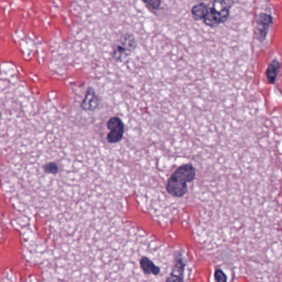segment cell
<instances>
[{"label": "cell", "instance_id": "1", "mask_svg": "<svg viewBox=\"0 0 282 282\" xmlns=\"http://www.w3.org/2000/svg\"><path fill=\"white\" fill-rule=\"evenodd\" d=\"M196 175V168L191 163L180 166L167 180V192L173 197H183L188 191L187 184L195 180Z\"/></svg>", "mask_w": 282, "mask_h": 282}, {"label": "cell", "instance_id": "2", "mask_svg": "<svg viewBox=\"0 0 282 282\" xmlns=\"http://www.w3.org/2000/svg\"><path fill=\"white\" fill-rule=\"evenodd\" d=\"M234 1H213L207 4V12L203 22L208 27H218L225 23L230 16Z\"/></svg>", "mask_w": 282, "mask_h": 282}, {"label": "cell", "instance_id": "3", "mask_svg": "<svg viewBox=\"0 0 282 282\" xmlns=\"http://www.w3.org/2000/svg\"><path fill=\"white\" fill-rule=\"evenodd\" d=\"M138 46V43L134 35L125 34L115 43L112 51V58L116 62L124 61L131 55Z\"/></svg>", "mask_w": 282, "mask_h": 282}, {"label": "cell", "instance_id": "4", "mask_svg": "<svg viewBox=\"0 0 282 282\" xmlns=\"http://www.w3.org/2000/svg\"><path fill=\"white\" fill-rule=\"evenodd\" d=\"M107 129L109 133L107 134V142L110 144H115L122 141L124 135V122L119 117H112L107 122Z\"/></svg>", "mask_w": 282, "mask_h": 282}, {"label": "cell", "instance_id": "5", "mask_svg": "<svg viewBox=\"0 0 282 282\" xmlns=\"http://www.w3.org/2000/svg\"><path fill=\"white\" fill-rule=\"evenodd\" d=\"M273 23V18L271 14H258L257 20H256L255 37L257 40L260 43L264 42L268 34L269 29L271 24Z\"/></svg>", "mask_w": 282, "mask_h": 282}, {"label": "cell", "instance_id": "6", "mask_svg": "<svg viewBox=\"0 0 282 282\" xmlns=\"http://www.w3.org/2000/svg\"><path fill=\"white\" fill-rule=\"evenodd\" d=\"M99 99L92 88H89L81 104V108L85 111H93L98 107Z\"/></svg>", "mask_w": 282, "mask_h": 282}, {"label": "cell", "instance_id": "7", "mask_svg": "<svg viewBox=\"0 0 282 282\" xmlns=\"http://www.w3.org/2000/svg\"><path fill=\"white\" fill-rule=\"evenodd\" d=\"M280 68V63L277 59H273L271 62L269 63L266 71V76H267V81L270 84H274L275 82Z\"/></svg>", "mask_w": 282, "mask_h": 282}, {"label": "cell", "instance_id": "8", "mask_svg": "<svg viewBox=\"0 0 282 282\" xmlns=\"http://www.w3.org/2000/svg\"><path fill=\"white\" fill-rule=\"evenodd\" d=\"M206 3H198L196 5H194L192 9H191V15H192L195 20L201 21L203 20V18L206 14Z\"/></svg>", "mask_w": 282, "mask_h": 282}, {"label": "cell", "instance_id": "9", "mask_svg": "<svg viewBox=\"0 0 282 282\" xmlns=\"http://www.w3.org/2000/svg\"><path fill=\"white\" fill-rule=\"evenodd\" d=\"M143 4L146 5L147 9H150L152 13L159 10L161 9V5H162V1H158V0H152V1H143Z\"/></svg>", "mask_w": 282, "mask_h": 282}, {"label": "cell", "instance_id": "10", "mask_svg": "<svg viewBox=\"0 0 282 282\" xmlns=\"http://www.w3.org/2000/svg\"><path fill=\"white\" fill-rule=\"evenodd\" d=\"M216 282H227L226 275L222 271L218 270L215 273Z\"/></svg>", "mask_w": 282, "mask_h": 282}]
</instances>
